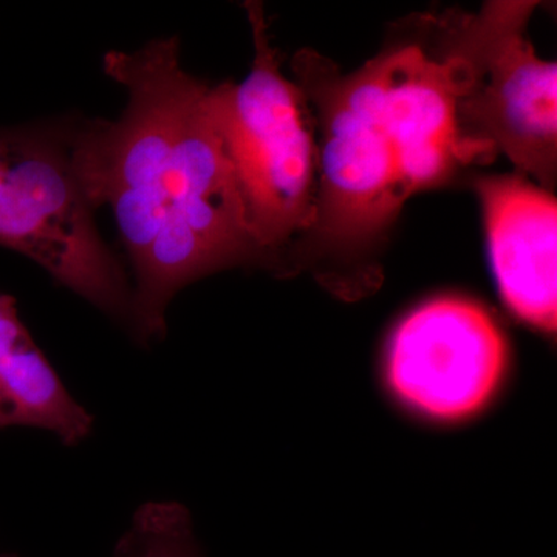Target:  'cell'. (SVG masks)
I'll list each match as a JSON object with an SVG mask.
<instances>
[{"mask_svg": "<svg viewBox=\"0 0 557 557\" xmlns=\"http://www.w3.org/2000/svg\"><path fill=\"white\" fill-rule=\"evenodd\" d=\"M384 58L383 113L406 199L442 185L460 166L496 153L461 138L457 90L448 54L432 57L418 44L388 49Z\"/></svg>", "mask_w": 557, "mask_h": 557, "instance_id": "cell-8", "label": "cell"}, {"mask_svg": "<svg viewBox=\"0 0 557 557\" xmlns=\"http://www.w3.org/2000/svg\"><path fill=\"white\" fill-rule=\"evenodd\" d=\"M113 557H205L188 509L177 502H149L135 511Z\"/></svg>", "mask_w": 557, "mask_h": 557, "instance_id": "cell-11", "label": "cell"}, {"mask_svg": "<svg viewBox=\"0 0 557 557\" xmlns=\"http://www.w3.org/2000/svg\"><path fill=\"white\" fill-rule=\"evenodd\" d=\"M245 10L255 61L240 84L209 90L259 255L274 251L318 218V143L313 113L298 84L282 73L262 3Z\"/></svg>", "mask_w": 557, "mask_h": 557, "instance_id": "cell-2", "label": "cell"}, {"mask_svg": "<svg viewBox=\"0 0 557 557\" xmlns=\"http://www.w3.org/2000/svg\"><path fill=\"white\" fill-rule=\"evenodd\" d=\"M35 428L79 445L94 417L70 395L21 321L16 300L0 292V431Z\"/></svg>", "mask_w": 557, "mask_h": 557, "instance_id": "cell-10", "label": "cell"}, {"mask_svg": "<svg viewBox=\"0 0 557 557\" xmlns=\"http://www.w3.org/2000/svg\"><path fill=\"white\" fill-rule=\"evenodd\" d=\"M0 557H21V556L14 555V553L3 552V549H0Z\"/></svg>", "mask_w": 557, "mask_h": 557, "instance_id": "cell-12", "label": "cell"}, {"mask_svg": "<svg viewBox=\"0 0 557 557\" xmlns=\"http://www.w3.org/2000/svg\"><path fill=\"white\" fill-rule=\"evenodd\" d=\"M207 84L190 101L172 161L159 237L134 270L131 330L141 343L166 332L172 298L190 282L260 256Z\"/></svg>", "mask_w": 557, "mask_h": 557, "instance_id": "cell-3", "label": "cell"}, {"mask_svg": "<svg viewBox=\"0 0 557 557\" xmlns=\"http://www.w3.org/2000/svg\"><path fill=\"white\" fill-rule=\"evenodd\" d=\"M478 188L491 265L505 306L545 333L557 327V201L520 175H491Z\"/></svg>", "mask_w": 557, "mask_h": 557, "instance_id": "cell-9", "label": "cell"}, {"mask_svg": "<svg viewBox=\"0 0 557 557\" xmlns=\"http://www.w3.org/2000/svg\"><path fill=\"white\" fill-rule=\"evenodd\" d=\"M0 247L131 325L132 285L98 233L69 139L35 127L0 129Z\"/></svg>", "mask_w": 557, "mask_h": 557, "instance_id": "cell-5", "label": "cell"}, {"mask_svg": "<svg viewBox=\"0 0 557 557\" xmlns=\"http://www.w3.org/2000/svg\"><path fill=\"white\" fill-rule=\"evenodd\" d=\"M537 2H490L448 25L461 138L508 157L552 193L557 171V65L527 36Z\"/></svg>", "mask_w": 557, "mask_h": 557, "instance_id": "cell-4", "label": "cell"}, {"mask_svg": "<svg viewBox=\"0 0 557 557\" xmlns=\"http://www.w3.org/2000/svg\"><path fill=\"white\" fill-rule=\"evenodd\" d=\"M293 72L321 131L313 230L343 244L372 239L408 200L384 123L383 53L343 75L317 51L302 50L293 58Z\"/></svg>", "mask_w": 557, "mask_h": 557, "instance_id": "cell-6", "label": "cell"}, {"mask_svg": "<svg viewBox=\"0 0 557 557\" xmlns=\"http://www.w3.org/2000/svg\"><path fill=\"white\" fill-rule=\"evenodd\" d=\"M104 70L129 90V102L119 120L70 138V157L91 208L112 209L135 270L159 237L180 129L203 83L180 64L177 38L112 51Z\"/></svg>", "mask_w": 557, "mask_h": 557, "instance_id": "cell-1", "label": "cell"}, {"mask_svg": "<svg viewBox=\"0 0 557 557\" xmlns=\"http://www.w3.org/2000/svg\"><path fill=\"white\" fill-rule=\"evenodd\" d=\"M507 338L479 304L442 296L399 321L386 350L388 388L403 406L440 423L478 416L508 370Z\"/></svg>", "mask_w": 557, "mask_h": 557, "instance_id": "cell-7", "label": "cell"}]
</instances>
